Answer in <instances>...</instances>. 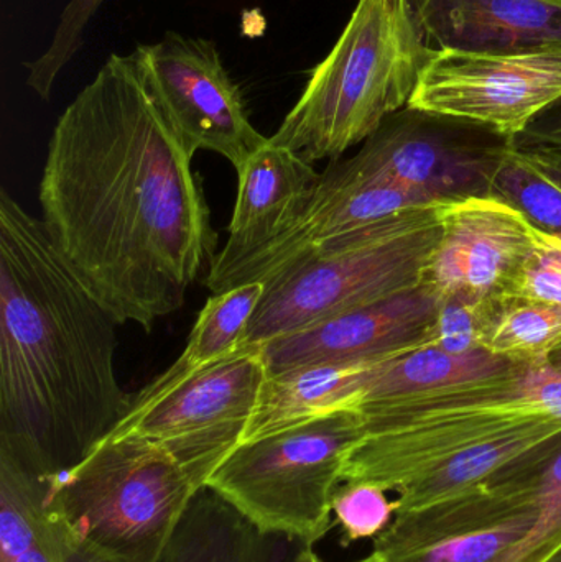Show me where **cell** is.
<instances>
[{"label": "cell", "mask_w": 561, "mask_h": 562, "mask_svg": "<svg viewBox=\"0 0 561 562\" xmlns=\"http://www.w3.org/2000/svg\"><path fill=\"white\" fill-rule=\"evenodd\" d=\"M236 171L239 184L229 237L206 281L220 279L293 229L319 181L313 164L270 140Z\"/></svg>", "instance_id": "9a60e30c"}, {"label": "cell", "mask_w": 561, "mask_h": 562, "mask_svg": "<svg viewBox=\"0 0 561 562\" xmlns=\"http://www.w3.org/2000/svg\"><path fill=\"white\" fill-rule=\"evenodd\" d=\"M534 448L474 491L395 515L372 554L381 562H500L536 521Z\"/></svg>", "instance_id": "30bf717a"}, {"label": "cell", "mask_w": 561, "mask_h": 562, "mask_svg": "<svg viewBox=\"0 0 561 562\" xmlns=\"http://www.w3.org/2000/svg\"><path fill=\"white\" fill-rule=\"evenodd\" d=\"M105 0H69L59 16L52 43L43 55L26 63V85L48 101L59 72L75 58L85 42V32Z\"/></svg>", "instance_id": "4316f807"}, {"label": "cell", "mask_w": 561, "mask_h": 562, "mask_svg": "<svg viewBox=\"0 0 561 562\" xmlns=\"http://www.w3.org/2000/svg\"><path fill=\"white\" fill-rule=\"evenodd\" d=\"M438 240L437 206H428L312 247L260 280L266 290L244 344H266L417 290Z\"/></svg>", "instance_id": "8992f818"}, {"label": "cell", "mask_w": 561, "mask_h": 562, "mask_svg": "<svg viewBox=\"0 0 561 562\" xmlns=\"http://www.w3.org/2000/svg\"><path fill=\"white\" fill-rule=\"evenodd\" d=\"M48 479L0 452V562H68L69 543L46 507Z\"/></svg>", "instance_id": "7402d4cb"}, {"label": "cell", "mask_w": 561, "mask_h": 562, "mask_svg": "<svg viewBox=\"0 0 561 562\" xmlns=\"http://www.w3.org/2000/svg\"><path fill=\"white\" fill-rule=\"evenodd\" d=\"M526 362L504 359L487 350L448 353L417 347L385 357L369 367L351 408L356 412L437 395L458 386L506 375Z\"/></svg>", "instance_id": "e0dca14e"}, {"label": "cell", "mask_w": 561, "mask_h": 562, "mask_svg": "<svg viewBox=\"0 0 561 562\" xmlns=\"http://www.w3.org/2000/svg\"><path fill=\"white\" fill-rule=\"evenodd\" d=\"M561 346V307L504 301L483 337V349L516 362H547Z\"/></svg>", "instance_id": "603a6c76"}, {"label": "cell", "mask_w": 561, "mask_h": 562, "mask_svg": "<svg viewBox=\"0 0 561 562\" xmlns=\"http://www.w3.org/2000/svg\"><path fill=\"white\" fill-rule=\"evenodd\" d=\"M293 538L266 533L210 487L191 498L160 562H279Z\"/></svg>", "instance_id": "ac0fdd59"}, {"label": "cell", "mask_w": 561, "mask_h": 562, "mask_svg": "<svg viewBox=\"0 0 561 562\" xmlns=\"http://www.w3.org/2000/svg\"><path fill=\"white\" fill-rule=\"evenodd\" d=\"M389 491L369 482H345L333 497V515L341 530V544L375 540L397 515V501Z\"/></svg>", "instance_id": "484cf974"}, {"label": "cell", "mask_w": 561, "mask_h": 562, "mask_svg": "<svg viewBox=\"0 0 561 562\" xmlns=\"http://www.w3.org/2000/svg\"><path fill=\"white\" fill-rule=\"evenodd\" d=\"M117 326L43 221L0 191V452L53 479L114 431L134 403Z\"/></svg>", "instance_id": "7a4b0ae2"}, {"label": "cell", "mask_w": 561, "mask_h": 562, "mask_svg": "<svg viewBox=\"0 0 561 562\" xmlns=\"http://www.w3.org/2000/svg\"><path fill=\"white\" fill-rule=\"evenodd\" d=\"M441 300L430 288L417 290L260 344L269 373L316 363H361L424 346Z\"/></svg>", "instance_id": "5bb4252c"}, {"label": "cell", "mask_w": 561, "mask_h": 562, "mask_svg": "<svg viewBox=\"0 0 561 562\" xmlns=\"http://www.w3.org/2000/svg\"><path fill=\"white\" fill-rule=\"evenodd\" d=\"M263 290L262 281H249L213 294L201 310L181 356L154 382L135 393L132 406L152 402L188 376L237 352L246 342Z\"/></svg>", "instance_id": "ffe728a7"}, {"label": "cell", "mask_w": 561, "mask_h": 562, "mask_svg": "<svg viewBox=\"0 0 561 562\" xmlns=\"http://www.w3.org/2000/svg\"><path fill=\"white\" fill-rule=\"evenodd\" d=\"M561 431V423H536L503 438L464 449L418 472L395 491L397 514L418 510L487 484L510 462Z\"/></svg>", "instance_id": "44dd1931"}, {"label": "cell", "mask_w": 561, "mask_h": 562, "mask_svg": "<svg viewBox=\"0 0 561 562\" xmlns=\"http://www.w3.org/2000/svg\"><path fill=\"white\" fill-rule=\"evenodd\" d=\"M440 240L425 272V286L440 300L504 303L536 237L520 211L494 196L438 204Z\"/></svg>", "instance_id": "4fadbf2b"}, {"label": "cell", "mask_w": 561, "mask_h": 562, "mask_svg": "<svg viewBox=\"0 0 561 562\" xmlns=\"http://www.w3.org/2000/svg\"><path fill=\"white\" fill-rule=\"evenodd\" d=\"M198 488L154 442L109 435L48 479L46 507L69 543L104 562H160Z\"/></svg>", "instance_id": "5b68a950"}, {"label": "cell", "mask_w": 561, "mask_h": 562, "mask_svg": "<svg viewBox=\"0 0 561 562\" xmlns=\"http://www.w3.org/2000/svg\"><path fill=\"white\" fill-rule=\"evenodd\" d=\"M316 558L318 554H316L315 547L295 540L279 562H316Z\"/></svg>", "instance_id": "1f68e13d"}, {"label": "cell", "mask_w": 561, "mask_h": 562, "mask_svg": "<svg viewBox=\"0 0 561 562\" xmlns=\"http://www.w3.org/2000/svg\"><path fill=\"white\" fill-rule=\"evenodd\" d=\"M506 301L561 307V239L536 229L532 247L507 290Z\"/></svg>", "instance_id": "f1b7e54d"}, {"label": "cell", "mask_w": 561, "mask_h": 562, "mask_svg": "<svg viewBox=\"0 0 561 562\" xmlns=\"http://www.w3.org/2000/svg\"><path fill=\"white\" fill-rule=\"evenodd\" d=\"M316 562H323L322 558H316ZM356 562H381L378 560V558L374 557V554H369V557H366L364 560L356 561Z\"/></svg>", "instance_id": "d590c367"}, {"label": "cell", "mask_w": 561, "mask_h": 562, "mask_svg": "<svg viewBox=\"0 0 561 562\" xmlns=\"http://www.w3.org/2000/svg\"><path fill=\"white\" fill-rule=\"evenodd\" d=\"M542 562H561V543Z\"/></svg>", "instance_id": "e575fe53"}, {"label": "cell", "mask_w": 561, "mask_h": 562, "mask_svg": "<svg viewBox=\"0 0 561 562\" xmlns=\"http://www.w3.org/2000/svg\"><path fill=\"white\" fill-rule=\"evenodd\" d=\"M375 362L316 363L269 373L243 442L351 408L362 376Z\"/></svg>", "instance_id": "d6986e66"}, {"label": "cell", "mask_w": 561, "mask_h": 562, "mask_svg": "<svg viewBox=\"0 0 561 562\" xmlns=\"http://www.w3.org/2000/svg\"><path fill=\"white\" fill-rule=\"evenodd\" d=\"M431 52L561 48V0H411Z\"/></svg>", "instance_id": "2e32d148"}, {"label": "cell", "mask_w": 561, "mask_h": 562, "mask_svg": "<svg viewBox=\"0 0 561 562\" xmlns=\"http://www.w3.org/2000/svg\"><path fill=\"white\" fill-rule=\"evenodd\" d=\"M519 148H553L561 150V98L540 112L526 131L516 138Z\"/></svg>", "instance_id": "f546056e"}, {"label": "cell", "mask_w": 561, "mask_h": 562, "mask_svg": "<svg viewBox=\"0 0 561 562\" xmlns=\"http://www.w3.org/2000/svg\"><path fill=\"white\" fill-rule=\"evenodd\" d=\"M131 56L148 94L191 155L214 151L239 170L269 142L250 122L216 43L167 32L157 43L137 45Z\"/></svg>", "instance_id": "8fae6325"}, {"label": "cell", "mask_w": 561, "mask_h": 562, "mask_svg": "<svg viewBox=\"0 0 561 562\" xmlns=\"http://www.w3.org/2000/svg\"><path fill=\"white\" fill-rule=\"evenodd\" d=\"M491 196L516 207L536 229L561 239V187L537 170L516 145L494 180Z\"/></svg>", "instance_id": "cb8c5ba5"}, {"label": "cell", "mask_w": 561, "mask_h": 562, "mask_svg": "<svg viewBox=\"0 0 561 562\" xmlns=\"http://www.w3.org/2000/svg\"><path fill=\"white\" fill-rule=\"evenodd\" d=\"M501 304L473 303L457 297L441 300L437 321L424 347L458 356L483 350L484 334Z\"/></svg>", "instance_id": "83f0119b"}, {"label": "cell", "mask_w": 561, "mask_h": 562, "mask_svg": "<svg viewBox=\"0 0 561 562\" xmlns=\"http://www.w3.org/2000/svg\"><path fill=\"white\" fill-rule=\"evenodd\" d=\"M561 98V48L434 52L408 105L467 119L516 140Z\"/></svg>", "instance_id": "7c38bea8"}, {"label": "cell", "mask_w": 561, "mask_h": 562, "mask_svg": "<svg viewBox=\"0 0 561 562\" xmlns=\"http://www.w3.org/2000/svg\"><path fill=\"white\" fill-rule=\"evenodd\" d=\"M358 413L366 435L346 459L343 484L395 492L464 449L536 423H561V373L549 362L524 363L506 375Z\"/></svg>", "instance_id": "277c9868"}, {"label": "cell", "mask_w": 561, "mask_h": 562, "mask_svg": "<svg viewBox=\"0 0 561 562\" xmlns=\"http://www.w3.org/2000/svg\"><path fill=\"white\" fill-rule=\"evenodd\" d=\"M269 375L260 344L188 376L144 405L132 406L111 435H134L164 449L200 491L243 445Z\"/></svg>", "instance_id": "9c48e42d"}, {"label": "cell", "mask_w": 561, "mask_h": 562, "mask_svg": "<svg viewBox=\"0 0 561 562\" xmlns=\"http://www.w3.org/2000/svg\"><path fill=\"white\" fill-rule=\"evenodd\" d=\"M514 145V138L487 125L407 105L389 115L355 155L329 161L319 181L395 184L438 206L491 196Z\"/></svg>", "instance_id": "ba28073f"}, {"label": "cell", "mask_w": 561, "mask_h": 562, "mask_svg": "<svg viewBox=\"0 0 561 562\" xmlns=\"http://www.w3.org/2000/svg\"><path fill=\"white\" fill-rule=\"evenodd\" d=\"M431 55L411 0H358L269 140L310 164L338 160L407 108Z\"/></svg>", "instance_id": "3957f363"}, {"label": "cell", "mask_w": 561, "mask_h": 562, "mask_svg": "<svg viewBox=\"0 0 561 562\" xmlns=\"http://www.w3.org/2000/svg\"><path fill=\"white\" fill-rule=\"evenodd\" d=\"M517 147V145H516ZM519 148V147H517ZM527 160L561 187V150L553 148H519Z\"/></svg>", "instance_id": "4dcf8cb0"}, {"label": "cell", "mask_w": 561, "mask_h": 562, "mask_svg": "<svg viewBox=\"0 0 561 562\" xmlns=\"http://www.w3.org/2000/svg\"><path fill=\"white\" fill-rule=\"evenodd\" d=\"M184 147L131 55L112 53L53 128L40 183L63 259L119 324L152 329L216 259Z\"/></svg>", "instance_id": "6da1fadb"}, {"label": "cell", "mask_w": 561, "mask_h": 562, "mask_svg": "<svg viewBox=\"0 0 561 562\" xmlns=\"http://www.w3.org/2000/svg\"><path fill=\"white\" fill-rule=\"evenodd\" d=\"M69 543V540H68ZM68 562H104L98 560V558L91 557V554L86 553L81 548L75 547V544L69 543V553H68Z\"/></svg>", "instance_id": "d6a6232c"}, {"label": "cell", "mask_w": 561, "mask_h": 562, "mask_svg": "<svg viewBox=\"0 0 561 562\" xmlns=\"http://www.w3.org/2000/svg\"><path fill=\"white\" fill-rule=\"evenodd\" d=\"M364 435L362 416L339 409L243 442L206 487L266 533L316 547L333 528V497Z\"/></svg>", "instance_id": "52a82bcc"}, {"label": "cell", "mask_w": 561, "mask_h": 562, "mask_svg": "<svg viewBox=\"0 0 561 562\" xmlns=\"http://www.w3.org/2000/svg\"><path fill=\"white\" fill-rule=\"evenodd\" d=\"M547 362H549V366L552 367V369H556L557 372L561 373V346L552 353V356L549 357Z\"/></svg>", "instance_id": "836d02e7"}, {"label": "cell", "mask_w": 561, "mask_h": 562, "mask_svg": "<svg viewBox=\"0 0 561 562\" xmlns=\"http://www.w3.org/2000/svg\"><path fill=\"white\" fill-rule=\"evenodd\" d=\"M537 515L527 537L500 562H542L561 543V431L534 448Z\"/></svg>", "instance_id": "d4e9b609"}]
</instances>
